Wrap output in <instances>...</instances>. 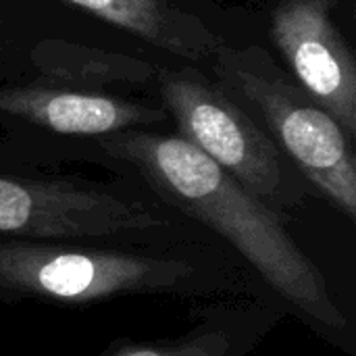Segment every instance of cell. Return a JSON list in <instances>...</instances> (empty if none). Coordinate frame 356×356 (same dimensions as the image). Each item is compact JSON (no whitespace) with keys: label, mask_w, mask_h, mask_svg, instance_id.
Instances as JSON below:
<instances>
[{"label":"cell","mask_w":356,"mask_h":356,"mask_svg":"<svg viewBox=\"0 0 356 356\" xmlns=\"http://www.w3.org/2000/svg\"><path fill=\"white\" fill-rule=\"evenodd\" d=\"M90 146L92 154L221 240L288 315L336 350L356 356L355 325L321 267L290 232V221L223 167L177 134L152 129L113 134Z\"/></svg>","instance_id":"6da1fadb"},{"label":"cell","mask_w":356,"mask_h":356,"mask_svg":"<svg viewBox=\"0 0 356 356\" xmlns=\"http://www.w3.org/2000/svg\"><path fill=\"white\" fill-rule=\"evenodd\" d=\"M131 296L273 298L211 234L65 240L0 236V305L88 309Z\"/></svg>","instance_id":"7a4b0ae2"},{"label":"cell","mask_w":356,"mask_h":356,"mask_svg":"<svg viewBox=\"0 0 356 356\" xmlns=\"http://www.w3.org/2000/svg\"><path fill=\"white\" fill-rule=\"evenodd\" d=\"M63 156L38 144H0V236L17 238H194L202 227L144 186L50 171Z\"/></svg>","instance_id":"3957f363"},{"label":"cell","mask_w":356,"mask_h":356,"mask_svg":"<svg viewBox=\"0 0 356 356\" xmlns=\"http://www.w3.org/2000/svg\"><path fill=\"white\" fill-rule=\"evenodd\" d=\"M213 58L219 86L261 119L263 129L315 196L355 223V142L336 119L290 81L261 46L223 44Z\"/></svg>","instance_id":"277c9868"},{"label":"cell","mask_w":356,"mask_h":356,"mask_svg":"<svg viewBox=\"0 0 356 356\" xmlns=\"http://www.w3.org/2000/svg\"><path fill=\"white\" fill-rule=\"evenodd\" d=\"M156 86L167 117L177 125L175 134L286 221L317 198L263 125L219 83L194 67H184L159 69Z\"/></svg>","instance_id":"5b68a950"},{"label":"cell","mask_w":356,"mask_h":356,"mask_svg":"<svg viewBox=\"0 0 356 356\" xmlns=\"http://www.w3.org/2000/svg\"><path fill=\"white\" fill-rule=\"evenodd\" d=\"M336 0H282L269 38L302 92L356 140V60L332 19Z\"/></svg>","instance_id":"8992f818"},{"label":"cell","mask_w":356,"mask_h":356,"mask_svg":"<svg viewBox=\"0 0 356 356\" xmlns=\"http://www.w3.org/2000/svg\"><path fill=\"white\" fill-rule=\"evenodd\" d=\"M169 117L163 106L129 100L115 92H86L44 83L0 88V123L46 138L86 142L113 134L152 129Z\"/></svg>","instance_id":"52a82bcc"},{"label":"cell","mask_w":356,"mask_h":356,"mask_svg":"<svg viewBox=\"0 0 356 356\" xmlns=\"http://www.w3.org/2000/svg\"><path fill=\"white\" fill-rule=\"evenodd\" d=\"M288 313L273 298H219L192 311L179 336L117 338L98 356H252Z\"/></svg>","instance_id":"ba28073f"},{"label":"cell","mask_w":356,"mask_h":356,"mask_svg":"<svg viewBox=\"0 0 356 356\" xmlns=\"http://www.w3.org/2000/svg\"><path fill=\"white\" fill-rule=\"evenodd\" d=\"M146 44L184 60L215 56L223 40L194 13L171 0H67Z\"/></svg>","instance_id":"9c48e42d"},{"label":"cell","mask_w":356,"mask_h":356,"mask_svg":"<svg viewBox=\"0 0 356 356\" xmlns=\"http://www.w3.org/2000/svg\"><path fill=\"white\" fill-rule=\"evenodd\" d=\"M35 83L106 92V88H142L156 83L159 67L148 60L73 44L67 40H42L29 52Z\"/></svg>","instance_id":"30bf717a"}]
</instances>
